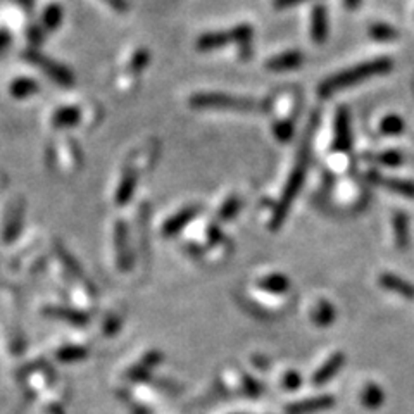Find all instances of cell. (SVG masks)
<instances>
[{
    "mask_svg": "<svg viewBox=\"0 0 414 414\" xmlns=\"http://www.w3.org/2000/svg\"><path fill=\"white\" fill-rule=\"evenodd\" d=\"M318 121H319V116L318 114L312 116L311 121H309V126H307V130H306V137H304L302 145H300V151H299V155H297L296 166H293L292 173H290V176H289V181H286L285 188H283L282 199H279V202L275 207L273 217H271V230H278V228L282 227L283 221H285V217H286V214H289L290 207H292L293 201H296L297 195H299V192H300V188H302L304 180H306V174H307V168H309L312 135H314Z\"/></svg>",
    "mask_w": 414,
    "mask_h": 414,
    "instance_id": "cell-1",
    "label": "cell"
},
{
    "mask_svg": "<svg viewBox=\"0 0 414 414\" xmlns=\"http://www.w3.org/2000/svg\"><path fill=\"white\" fill-rule=\"evenodd\" d=\"M394 68V61L388 57H380V59L366 61V63L358 64V66L347 69V71L337 72V75L326 78L321 85L318 86V93L321 97H330L333 93L340 92V90L351 89V86L359 85L365 79L373 78V76L387 75Z\"/></svg>",
    "mask_w": 414,
    "mask_h": 414,
    "instance_id": "cell-2",
    "label": "cell"
},
{
    "mask_svg": "<svg viewBox=\"0 0 414 414\" xmlns=\"http://www.w3.org/2000/svg\"><path fill=\"white\" fill-rule=\"evenodd\" d=\"M190 105L195 109H224V111L233 112H263L264 105L263 102H257L252 99H243V97H233L228 93H217V92H207V93H195L192 95Z\"/></svg>",
    "mask_w": 414,
    "mask_h": 414,
    "instance_id": "cell-3",
    "label": "cell"
},
{
    "mask_svg": "<svg viewBox=\"0 0 414 414\" xmlns=\"http://www.w3.org/2000/svg\"><path fill=\"white\" fill-rule=\"evenodd\" d=\"M24 59H26L28 63L33 64V66L40 68V71H42L49 79L56 82L57 85L72 86V83H75L72 72L69 71L66 66L59 64L57 61L49 59L45 54H40L38 50L33 49V50H28V52H24Z\"/></svg>",
    "mask_w": 414,
    "mask_h": 414,
    "instance_id": "cell-4",
    "label": "cell"
},
{
    "mask_svg": "<svg viewBox=\"0 0 414 414\" xmlns=\"http://www.w3.org/2000/svg\"><path fill=\"white\" fill-rule=\"evenodd\" d=\"M85 116L78 105H61L50 114V126L54 130H68L82 125Z\"/></svg>",
    "mask_w": 414,
    "mask_h": 414,
    "instance_id": "cell-5",
    "label": "cell"
},
{
    "mask_svg": "<svg viewBox=\"0 0 414 414\" xmlns=\"http://www.w3.org/2000/svg\"><path fill=\"white\" fill-rule=\"evenodd\" d=\"M335 406V397L333 395H318V397L306 399V401L293 402L286 406L285 414H316L326 411V409Z\"/></svg>",
    "mask_w": 414,
    "mask_h": 414,
    "instance_id": "cell-6",
    "label": "cell"
},
{
    "mask_svg": "<svg viewBox=\"0 0 414 414\" xmlns=\"http://www.w3.org/2000/svg\"><path fill=\"white\" fill-rule=\"evenodd\" d=\"M352 145V128H351V114L345 107H340L335 118V140L333 147L335 151L347 152Z\"/></svg>",
    "mask_w": 414,
    "mask_h": 414,
    "instance_id": "cell-7",
    "label": "cell"
},
{
    "mask_svg": "<svg viewBox=\"0 0 414 414\" xmlns=\"http://www.w3.org/2000/svg\"><path fill=\"white\" fill-rule=\"evenodd\" d=\"M369 180L373 183H376L381 188H387L392 194L401 195V197L406 199H414V181L409 180H401V178H392V176H383L380 173H369Z\"/></svg>",
    "mask_w": 414,
    "mask_h": 414,
    "instance_id": "cell-8",
    "label": "cell"
},
{
    "mask_svg": "<svg viewBox=\"0 0 414 414\" xmlns=\"http://www.w3.org/2000/svg\"><path fill=\"white\" fill-rule=\"evenodd\" d=\"M199 213H201V207L199 206H188L185 207V209H181L180 213H176L173 217H169V220L166 221V224L162 227V235H164V237H174V235H176L178 231L183 230L190 221H194L195 217L199 216Z\"/></svg>",
    "mask_w": 414,
    "mask_h": 414,
    "instance_id": "cell-9",
    "label": "cell"
},
{
    "mask_svg": "<svg viewBox=\"0 0 414 414\" xmlns=\"http://www.w3.org/2000/svg\"><path fill=\"white\" fill-rule=\"evenodd\" d=\"M378 283L385 290L402 297V299H408V300L414 299V285L413 283H409L408 279L401 278V276L394 273H381L378 278Z\"/></svg>",
    "mask_w": 414,
    "mask_h": 414,
    "instance_id": "cell-10",
    "label": "cell"
},
{
    "mask_svg": "<svg viewBox=\"0 0 414 414\" xmlns=\"http://www.w3.org/2000/svg\"><path fill=\"white\" fill-rule=\"evenodd\" d=\"M304 63V56L297 50H290V52H283L279 56H275L266 63V68L271 72H285L293 71V69L300 68Z\"/></svg>",
    "mask_w": 414,
    "mask_h": 414,
    "instance_id": "cell-11",
    "label": "cell"
},
{
    "mask_svg": "<svg viewBox=\"0 0 414 414\" xmlns=\"http://www.w3.org/2000/svg\"><path fill=\"white\" fill-rule=\"evenodd\" d=\"M311 36L314 43L321 45L328 38V14L325 6H316L311 14Z\"/></svg>",
    "mask_w": 414,
    "mask_h": 414,
    "instance_id": "cell-12",
    "label": "cell"
},
{
    "mask_svg": "<svg viewBox=\"0 0 414 414\" xmlns=\"http://www.w3.org/2000/svg\"><path fill=\"white\" fill-rule=\"evenodd\" d=\"M344 365H345V355L344 354L337 352V354L330 355V358L326 359L325 365H323L321 368H319L318 371L312 375V383H314V385L328 383L330 380L335 378V375L340 371V368H342Z\"/></svg>",
    "mask_w": 414,
    "mask_h": 414,
    "instance_id": "cell-13",
    "label": "cell"
},
{
    "mask_svg": "<svg viewBox=\"0 0 414 414\" xmlns=\"http://www.w3.org/2000/svg\"><path fill=\"white\" fill-rule=\"evenodd\" d=\"M233 43V35L231 31H209V33H204L199 36L197 40V49L201 52H210V50L223 49V47Z\"/></svg>",
    "mask_w": 414,
    "mask_h": 414,
    "instance_id": "cell-14",
    "label": "cell"
},
{
    "mask_svg": "<svg viewBox=\"0 0 414 414\" xmlns=\"http://www.w3.org/2000/svg\"><path fill=\"white\" fill-rule=\"evenodd\" d=\"M40 92V85L28 76H20L9 85V95L16 100H26Z\"/></svg>",
    "mask_w": 414,
    "mask_h": 414,
    "instance_id": "cell-15",
    "label": "cell"
},
{
    "mask_svg": "<svg viewBox=\"0 0 414 414\" xmlns=\"http://www.w3.org/2000/svg\"><path fill=\"white\" fill-rule=\"evenodd\" d=\"M64 17V10L59 3H49V6L43 9L42 17H40V24L38 26L42 28L45 33H52V31L59 30L61 23H63Z\"/></svg>",
    "mask_w": 414,
    "mask_h": 414,
    "instance_id": "cell-16",
    "label": "cell"
},
{
    "mask_svg": "<svg viewBox=\"0 0 414 414\" xmlns=\"http://www.w3.org/2000/svg\"><path fill=\"white\" fill-rule=\"evenodd\" d=\"M392 227H394V237L395 245L399 250H406L409 247V217L408 214L397 210L392 217Z\"/></svg>",
    "mask_w": 414,
    "mask_h": 414,
    "instance_id": "cell-17",
    "label": "cell"
},
{
    "mask_svg": "<svg viewBox=\"0 0 414 414\" xmlns=\"http://www.w3.org/2000/svg\"><path fill=\"white\" fill-rule=\"evenodd\" d=\"M257 286L259 289H263L264 292L268 293H286L289 292V289L292 286V283H290V279L286 278L285 275H279V273H273V275H268L264 276V278H261L259 282H257Z\"/></svg>",
    "mask_w": 414,
    "mask_h": 414,
    "instance_id": "cell-18",
    "label": "cell"
},
{
    "mask_svg": "<svg viewBox=\"0 0 414 414\" xmlns=\"http://www.w3.org/2000/svg\"><path fill=\"white\" fill-rule=\"evenodd\" d=\"M231 35H233V43H237L238 49H240L242 59H249L250 54H252V26L240 24L231 31Z\"/></svg>",
    "mask_w": 414,
    "mask_h": 414,
    "instance_id": "cell-19",
    "label": "cell"
},
{
    "mask_svg": "<svg viewBox=\"0 0 414 414\" xmlns=\"http://www.w3.org/2000/svg\"><path fill=\"white\" fill-rule=\"evenodd\" d=\"M137 187V173L133 169H125L123 173L121 181L118 185V190H116V201L118 204H125V202L130 201V197L133 195Z\"/></svg>",
    "mask_w": 414,
    "mask_h": 414,
    "instance_id": "cell-20",
    "label": "cell"
},
{
    "mask_svg": "<svg viewBox=\"0 0 414 414\" xmlns=\"http://www.w3.org/2000/svg\"><path fill=\"white\" fill-rule=\"evenodd\" d=\"M385 401L383 390L376 383H366L361 390V402L368 409H378Z\"/></svg>",
    "mask_w": 414,
    "mask_h": 414,
    "instance_id": "cell-21",
    "label": "cell"
},
{
    "mask_svg": "<svg viewBox=\"0 0 414 414\" xmlns=\"http://www.w3.org/2000/svg\"><path fill=\"white\" fill-rule=\"evenodd\" d=\"M311 318L314 325L328 326L335 321V309H333L332 304L326 302V300H319V302L316 304L314 311H312Z\"/></svg>",
    "mask_w": 414,
    "mask_h": 414,
    "instance_id": "cell-22",
    "label": "cell"
},
{
    "mask_svg": "<svg viewBox=\"0 0 414 414\" xmlns=\"http://www.w3.org/2000/svg\"><path fill=\"white\" fill-rule=\"evenodd\" d=\"M404 130H406L404 119L397 114H388L387 118L381 119L380 123V132L383 133V135H390V137L401 135Z\"/></svg>",
    "mask_w": 414,
    "mask_h": 414,
    "instance_id": "cell-23",
    "label": "cell"
},
{
    "mask_svg": "<svg viewBox=\"0 0 414 414\" xmlns=\"http://www.w3.org/2000/svg\"><path fill=\"white\" fill-rule=\"evenodd\" d=\"M369 36L376 42H392L399 36V31L387 23H375L369 26Z\"/></svg>",
    "mask_w": 414,
    "mask_h": 414,
    "instance_id": "cell-24",
    "label": "cell"
},
{
    "mask_svg": "<svg viewBox=\"0 0 414 414\" xmlns=\"http://www.w3.org/2000/svg\"><path fill=\"white\" fill-rule=\"evenodd\" d=\"M116 245H118L119 263H121L123 268H128L130 254H128V245H126V228L123 223H119L118 228H116Z\"/></svg>",
    "mask_w": 414,
    "mask_h": 414,
    "instance_id": "cell-25",
    "label": "cell"
},
{
    "mask_svg": "<svg viewBox=\"0 0 414 414\" xmlns=\"http://www.w3.org/2000/svg\"><path fill=\"white\" fill-rule=\"evenodd\" d=\"M373 161L378 162L380 166H388V168H397L404 162V154L399 151H385L380 152L378 155L371 158Z\"/></svg>",
    "mask_w": 414,
    "mask_h": 414,
    "instance_id": "cell-26",
    "label": "cell"
},
{
    "mask_svg": "<svg viewBox=\"0 0 414 414\" xmlns=\"http://www.w3.org/2000/svg\"><path fill=\"white\" fill-rule=\"evenodd\" d=\"M240 206H242L240 199L235 197V195H233V197H230L227 202H224L223 207L220 209V213H217V217H220V220H223V221L231 220V217H233L235 214L240 210Z\"/></svg>",
    "mask_w": 414,
    "mask_h": 414,
    "instance_id": "cell-27",
    "label": "cell"
},
{
    "mask_svg": "<svg viewBox=\"0 0 414 414\" xmlns=\"http://www.w3.org/2000/svg\"><path fill=\"white\" fill-rule=\"evenodd\" d=\"M148 61H151V56H148L147 50H144V49L137 50V52L133 54L132 59H130V64H128L130 71H133L137 75V72H140L141 69L147 66Z\"/></svg>",
    "mask_w": 414,
    "mask_h": 414,
    "instance_id": "cell-28",
    "label": "cell"
},
{
    "mask_svg": "<svg viewBox=\"0 0 414 414\" xmlns=\"http://www.w3.org/2000/svg\"><path fill=\"white\" fill-rule=\"evenodd\" d=\"M273 132H275V137L278 138L279 141H289L292 140L293 137V125L290 121L276 123Z\"/></svg>",
    "mask_w": 414,
    "mask_h": 414,
    "instance_id": "cell-29",
    "label": "cell"
},
{
    "mask_svg": "<svg viewBox=\"0 0 414 414\" xmlns=\"http://www.w3.org/2000/svg\"><path fill=\"white\" fill-rule=\"evenodd\" d=\"M282 385H283V390L293 392L302 385V376H300L297 371H289L285 376H283Z\"/></svg>",
    "mask_w": 414,
    "mask_h": 414,
    "instance_id": "cell-30",
    "label": "cell"
},
{
    "mask_svg": "<svg viewBox=\"0 0 414 414\" xmlns=\"http://www.w3.org/2000/svg\"><path fill=\"white\" fill-rule=\"evenodd\" d=\"M304 2H309V0H273L275 9H290V7L300 6Z\"/></svg>",
    "mask_w": 414,
    "mask_h": 414,
    "instance_id": "cell-31",
    "label": "cell"
},
{
    "mask_svg": "<svg viewBox=\"0 0 414 414\" xmlns=\"http://www.w3.org/2000/svg\"><path fill=\"white\" fill-rule=\"evenodd\" d=\"M243 385H245L247 394H250V395H259L261 394V387L252 378H247V376H243Z\"/></svg>",
    "mask_w": 414,
    "mask_h": 414,
    "instance_id": "cell-32",
    "label": "cell"
},
{
    "mask_svg": "<svg viewBox=\"0 0 414 414\" xmlns=\"http://www.w3.org/2000/svg\"><path fill=\"white\" fill-rule=\"evenodd\" d=\"M104 3H107L109 7H112L114 10H118V13H123V10L128 9V3H126V0H102Z\"/></svg>",
    "mask_w": 414,
    "mask_h": 414,
    "instance_id": "cell-33",
    "label": "cell"
},
{
    "mask_svg": "<svg viewBox=\"0 0 414 414\" xmlns=\"http://www.w3.org/2000/svg\"><path fill=\"white\" fill-rule=\"evenodd\" d=\"M362 3V0H344V7L348 10H355L359 9Z\"/></svg>",
    "mask_w": 414,
    "mask_h": 414,
    "instance_id": "cell-34",
    "label": "cell"
},
{
    "mask_svg": "<svg viewBox=\"0 0 414 414\" xmlns=\"http://www.w3.org/2000/svg\"><path fill=\"white\" fill-rule=\"evenodd\" d=\"M7 43H9V35H7L6 31H0V52L6 49Z\"/></svg>",
    "mask_w": 414,
    "mask_h": 414,
    "instance_id": "cell-35",
    "label": "cell"
}]
</instances>
